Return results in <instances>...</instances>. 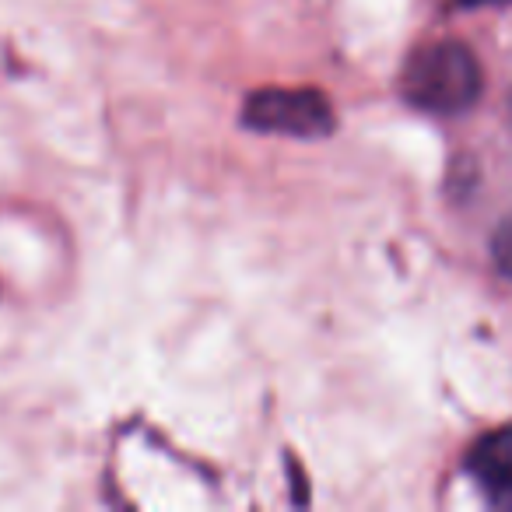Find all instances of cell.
<instances>
[{"label": "cell", "instance_id": "cell-1", "mask_svg": "<svg viewBox=\"0 0 512 512\" xmlns=\"http://www.w3.org/2000/svg\"><path fill=\"white\" fill-rule=\"evenodd\" d=\"M481 64L463 43H432L407 60L400 78L404 99L425 113L456 116L481 99Z\"/></svg>", "mask_w": 512, "mask_h": 512}, {"label": "cell", "instance_id": "cell-3", "mask_svg": "<svg viewBox=\"0 0 512 512\" xmlns=\"http://www.w3.org/2000/svg\"><path fill=\"white\" fill-rule=\"evenodd\" d=\"M467 467L498 509H512V428H498V432L484 435L470 449Z\"/></svg>", "mask_w": 512, "mask_h": 512}, {"label": "cell", "instance_id": "cell-2", "mask_svg": "<svg viewBox=\"0 0 512 512\" xmlns=\"http://www.w3.org/2000/svg\"><path fill=\"white\" fill-rule=\"evenodd\" d=\"M242 120L253 130L292 137H323L334 130V109L316 88H264L249 95Z\"/></svg>", "mask_w": 512, "mask_h": 512}, {"label": "cell", "instance_id": "cell-4", "mask_svg": "<svg viewBox=\"0 0 512 512\" xmlns=\"http://www.w3.org/2000/svg\"><path fill=\"white\" fill-rule=\"evenodd\" d=\"M495 260H498V267L512 278V218L502 221L495 232Z\"/></svg>", "mask_w": 512, "mask_h": 512}]
</instances>
